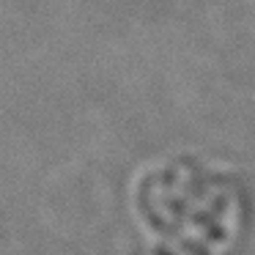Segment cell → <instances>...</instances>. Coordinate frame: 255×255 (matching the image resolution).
I'll return each mask as SVG.
<instances>
[{
  "mask_svg": "<svg viewBox=\"0 0 255 255\" xmlns=\"http://www.w3.org/2000/svg\"><path fill=\"white\" fill-rule=\"evenodd\" d=\"M140 255H244L253 192L233 165L206 154H167L132 187Z\"/></svg>",
  "mask_w": 255,
  "mask_h": 255,
  "instance_id": "6da1fadb",
  "label": "cell"
}]
</instances>
